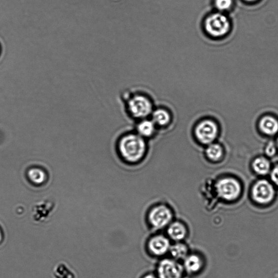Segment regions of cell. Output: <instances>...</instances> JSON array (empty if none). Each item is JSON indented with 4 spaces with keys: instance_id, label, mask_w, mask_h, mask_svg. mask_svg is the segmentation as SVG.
I'll return each instance as SVG.
<instances>
[{
    "instance_id": "1",
    "label": "cell",
    "mask_w": 278,
    "mask_h": 278,
    "mask_svg": "<svg viewBox=\"0 0 278 278\" xmlns=\"http://www.w3.org/2000/svg\"><path fill=\"white\" fill-rule=\"evenodd\" d=\"M146 149L142 136L129 134L120 141L119 150L123 158L129 162H136L144 156Z\"/></svg>"
},
{
    "instance_id": "2",
    "label": "cell",
    "mask_w": 278,
    "mask_h": 278,
    "mask_svg": "<svg viewBox=\"0 0 278 278\" xmlns=\"http://www.w3.org/2000/svg\"><path fill=\"white\" fill-rule=\"evenodd\" d=\"M204 29L207 34L214 38H221L227 34L230 24L227 16L222 13L209 15L204 22Z\"/></svg>"
},
{
    "instance_id": "3",
    "label": "cell",
    "mask_w": 278,
    "mask_h": 278,
    "mask_svg": "<svg viewBox=\"0 0 278 278\" xmlns=\"http://www.w3.org/2000/svg\"><path fill=\"white\" fill-rule=\"evenodd\" d=\"M216 187L219 197L227 201L237 199L241 192L240 183L233 178H223L217 183Z\"/></svg>"
},
{
    "instance_id": "4",
    "label": "cell",
    "mask_w": 278,
    "mask_h": 278,
    "mask_svg": "<svg viewBox=\"0 0 278 278\" xmlns=\"http://www.w3.org/2000/svg\"><path fill=\"white\" fill-rule=\"evenodd\" d=\"M275 190L271 184L265 180H260L255 183L251 189V196L254 201L260 204H266L274 199Z\"/></svg>"
},
{
    "instance_id": "5",
    "label": "cell",
    "mask_w": 278,
    "mask_h": 278,
    "mask_svg": "<svg viewBox=\"0 0 278 278\" xmlns=\"http://www.w3.org/2000/svg\"><path fill=\"white\" fill-rule=\"evenodd\" d=\"M195 134L199 142L205 145L211 144L217 138V125L211 120L202 121L197 125Z\"/></svg>"
},
{
    "instance_id": "6",
    "label": "cell",
    "mask_w": 278,
    "mask_h": 278,
    "mask_svg": "<svg viewBox=\"0 0 278 278\" xmlns=\"http://www.w3.org/2000/svg\"><path fill=\"white\" fill-rule=\"evenodd\" d=\"M129 111L136 118H145L153 112V106L148 98L142 95H136L128 102Z\"/></svg>"
},
{
    "instance_id": "7",
    "label": "cell",
    "mask_w": 278,
    "mask_h": 278,
    "mask_svg": "<svg viewBox=\"0 0 278 278\" xmlns=\"http://www.w3.org/2000/svg\"><path fill=\"white\" fill-rule=\"evenodd\" d=\"M149 218L152 226L159 229L165 227L171 222L173 214L169 208L161 205L152 209Z\"/></svg>"
},
{
    "instance_id": "8",
    "label": "cell",
    "mask_w": 278,
    "mask_h": 278,
    "mask_svg": "<svg viewBox=\"0 0 278 278\" xmlns=\"http://www.w3.org/2000/svg\"><path fill=\"white\" fill-rule=\"evenodd\" d=\"M183 272V267L172 259L161 261L158 267L159 278H182Z\"/></svg>"
},
{
    "instance_id": "9",
    "label": "cell",
    "mask_w": 278,
    "mask_h": 278,
    "mask_svg": "<svg viewBox=\"0 0 278 278\" xmlns=\"http://www.w3.org/2000/svg\"><path fill=\"white\" fill-rule=\"evenodd\" d=\"M148 246L152 254L162 256L169 250L171 246L169 239L164 236L157 235L150 239Z\"/></svg>"
},
{
    "instance_id": "10",
    "label": "cell",
    "mask_w": 278,
    "mask_h": 278,
    "mask_svg": "<svg viewBox=\"0 0 278 278\" xmlns=\"http://www.w3.org/2000/svg\"><path fill=\"white\" fill-rule=\"evenodd\" d=\"M261 132L267 135H274L278 132V121L270 115L262 118L259 122Z\"/></svg>"
},
{
    "instance_id": "11",
    "label": "cell",
    "mask_w": 278,
    "mask_h": 278,
    "mask_svg": "<svg viewBox=\"0 0 278 278\" xmlns=\"http://www.w3.org/2000/svg\"><path fill=\"white\" fill-rule=\"evenodd\" d=\"M203 262L200 256L196 254L187 255L185 259V269L188 274H195L200 271Z\"/></svg>"
},
{
    "instance_id": "12",
    "label": "cell",
    "mask_w": 278,
    "mask_h": 278,
    "mask_svg": "<svg viewBox=\"0 0 278 278\" xmlns=\"http://www.w3.org/2000/svg\"><path fill=\"white\" fill-rule=\"evenodd\" d=\"M169 237L175 241L185 239L187 234V230L185 225L179 222L171 223L167 229Z\"/></svg>"
},
{
    "instance_id": "13",
    "label": "cell",
    "mask_w": 278,
    "mask_h": 278,
    "mask_svg": "<svg viewBox=\"0 0 278 278\" xmlns=\"http://www.w3.org/2000/svg\"><path fill=\"white\" fill-rule=\"evenodd\" d=\"M28 177L30 182L39 185H43L48 178L45 170L39 167L31 168L28 171Z\"/></svg>"
},
{
    "instance_id": "14",
    "label": "cell",
    "mask_w": 278,
    "mask_h": 278,
    "mask_svg": "<svg viewBox=\"0 0 278 278\" xmlns=\"http://www.w3.org/2000/svg\"><path fill=\"white\" fill-rule=\"evenodd\" d=\"M252 167L254 171L260 175L268 174L271 169V164L268 159L265 157H258L253 162Z\"/></svg>"
},
{
    "instance_id": "15",
    "label": "cell",
    "mask_w": 278,
    "mask_h": 278,
    "mask_svg": "<svg viewBox=\"0 0 278 278\" xmlns=\"http://www.w3.org/2000/svg\"><path fill=\"white\" fill-rule=\"evenodd\" d=\"M152 121L155 125L164 126L169 124L170 122V115L165 110L158 109L152 113Z\"/></svg>"
},
{
    "instance_id": "16",
    "label": "cell",
    "mask_w": 278,
    "mask_h": 278,
    "mask_svg": "<svg viewBox=\"0 0 278 278\" xmlns=\"http://www.w3.org/2000/svg\"><path fill=\"white\" fill-rule=\"evenodd\" d=\"M155 124L153 121L145 120L138 125V132L142 137H149L155 132Z\"/></svg>"
},
{
    "instance_id": "17",
    "label": "cell",
    "mask_w": 278,
    "mask_h": 278,
    "mask_svg": "<svg viewBox=\"0 0 278 278\" xmlns=\"http://www.w3.org/2000/svg\"><path fill=\"white\" fill-rule=\"evenodd\" d=\"M169 250L173 258L176 260H185L188 255L187 246L180 243L170 246Z\"/></svg>"
},
{
    "instance_id": "18",
    "label": "cell",
    "mask_w": 278,
    "mask_h": 278,
    "mask_svg": "<svg viewBox=\"0 0 278 278\" xmlns=\"http://www.w3.org/2000/svg\"><path fill=\"white\" fill-rule=\"evenodd\" d=\"M206 152L208 158L213 161L221 159L223 154L222 147L219 144L214 143L208 145Z\"/></svg>"
},
{
    "instance_id": "19",
    "label": "cell",
    "mask_w": 278,
    "mask_h": 278,
    "mask_svg": "<svg viewBox=\"0 0 278 278\" xmlns=\"http://www.w3.org/2000/svg\"><path fill=\"white\" fill-rule=\"evenodd\" d=\"M233 3V0H215V7L221 12L230 9Z\"/></svg>"
},
{
    "instance_id": "20",
    "label": "cell",
    "mask_w": 278,
    "mask_h": 278,
    "mask_svg": "<svg viewBox=\"0 0 278 278\" xmlns=\"http://www.w3.org/2000/svg\"><path fill=\"white\" fill-rule=\"evenodd\" d=\"M277 149V145L273 141H271L266 147L265 153L267 156L271 157L276 154Z\"/></svg>"
},
{
    "instance_id": "21",
    "label": "cell",
    "mask_w": 278,
    "mask_h": 278,
    "mask_svg": "<svg viewBox=\"0 0 278 278\" xmlns=\"http://www.w3.org/2000/svg\"><path fill=\"white\" fill-rule=\"evenodd\" d=\"M271 178L273 182L278 186V165L274 167L271 174Z\"/></svg>"
},
{
    "instance_id": "22",
    "label": "cell",
    "mask_w": 278,
    "mask_h": 278,
    "mask_svg": "<svg viewBox=\"0 0 278 278\" xmlns=\"http://www.w3.org/2000/svg\"><path fill=\"white\" fill-rule=\"evenodd\" d=\"M143 278H157L154 275H149L145 276Z\"/></svg>"
},
{
    "instance_id": "23",
    "label": "cell",
    "mask_w": 278,
    "mask_h": 278,
    "mask_svg": "<svg viewBox=\"0 0 278 278\" xmlns=\"http://www.w3.org/2000/svg\"><path fill=\"white\" fill-rule=\"evenodd\" d=\"M245 1L248 2H254L258 1V0H245Z\"/></svg>"
},
{
    "instance_id": "24",
    "label": "cell",
    "mask_w": 278,
    "mask_h": 278,
    "mask_svg": "<svg viewBox=\"0 0 278 278\" xmlns=\"http://www.w3.org/2000/svg\"><path fill=\"white\" fill-rule=\"evenodd\" d=\"M1 230H0V241H1Z\"/></svg>"
},
{
    "instance_id": "25",
    "label": "cell",
    "mask_w": 278,
    "mask_h": 278,
    "mask_svg": "<svg viewBox=\"0 0 278 278\" xmlns=\"http://www.w3.org/2000/svg\"><path fill=\"white\" fill-rule=\"evenodd\" d=\"M276 145H277V149H278V140L277 141V144Z\"/></svg>"
}]
</instances>
